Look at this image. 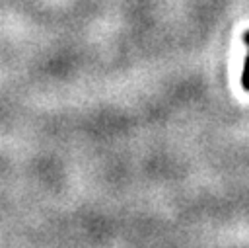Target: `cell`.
<instances>
[{"instance_id":"cell-1","label":"cell","mask_w":249,"mask_h":248,"mask_svg":"<svg viewBox=\"0 0 249 248\" xmlns=\"http://www.w3.org/2000/svg\"><path fill=\"white\" fill-rule=\"evenodd\" d=\"M243 41H245V45H247V49H249V29L243 33ZM241 86H243V90H247V92H249V53H247V57H245V62H243V72H241Z\"/></svg>"}]
</instances>
